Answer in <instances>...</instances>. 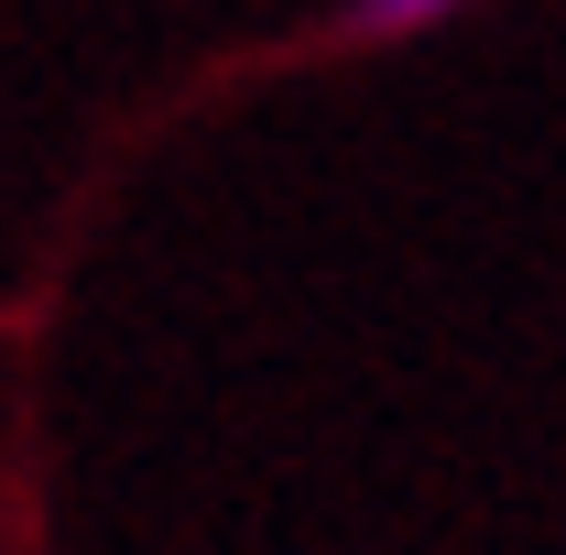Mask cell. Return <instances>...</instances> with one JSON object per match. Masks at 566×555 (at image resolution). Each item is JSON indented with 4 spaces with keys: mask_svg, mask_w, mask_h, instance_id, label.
Returning a JSON list of instances; mask_svg holds the SVG:
<instances>
[{
    "mask_svg": "<svg viewBox=\"0 0 566 555\" xmlns=\"http://www.w3.org/2000/svg\"><path fill=\"white\" fill-rule=\"evenodd\" d=\"M447 11L458 0H338V44H392V33H424Z\"/></svg>",
    "mask_w": 566,
    "mask_h": 555,
    "instance_id": "obj_1",
    "label": "cell"
}]
</instances>
